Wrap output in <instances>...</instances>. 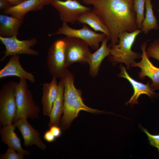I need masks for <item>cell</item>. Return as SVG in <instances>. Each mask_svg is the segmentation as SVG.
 <instances>
[{"instance_id":"cell-14","label":"cell","mask_w":159,"mask_h":159,"mask_svg":"<svg viewBox=\"0 0 159 159\" xmlns=\"http://www.w3.org/2000/svg\"><path fill=\"white\" fill-rule=\"evenodd\" d=\"M120 72L118 76L127 80L130 83L133 89L134 93L129 100L126 102V105L130 104L133 105L138 104V99L139 96L142 94H145L150 97H153L156 93L152 89L148 82L144 84L138 82L132 77L127 72L125 68L121 64L120 67Z\"/></svg>"},{"instance_id":"cell-26","label":"cell","mask_w":159,"mask_h":159,"mask_svg":"<svg viewBox=\"0 0 159 159\" xmlns=\"http://www.w3.org/2000/svg\"><path fill=\"white\" fill-rule=\"evenodd\" d=\"M141 128L147 135L150 144L157 148L159 153V134L153 135L150 133L146 129L142 127Z\"/></svg>"},{"instance_id":"cell-19","label":"cell","mask_w":159,"mask_h":159,"mask_svg":"<svg viewBox=\"0 0 159 159\" xmlns=\"http://www.w3.org/2000/svg\"><path fill=\"white\" fill-rule=\"evenodd\" d=\"M23 22V19L0 14V36L4 37H17Z\"/></svg>"},{"instance_id":"cell-27","label":"cell","mask_w":159,"mask_h":159,"mask_svg":"<svg viewBox=\"0 0 159 159\" xmlns=\"http://www.w3.org/2000/svg\"><path fill=\"white\" fill-rule=\"evenodd\" d=\"M49 130L56 138L59 137L61 135V128L58 126H52L49 127Z\"/></svg>"},{"instance_id":"cell-9","label":"cell","mask_w":159,"mask_h":159,"mask_svg":"<svg viewBox=\"0 0 159 159\" xmlns=\"http://www.w3.org/2000/svg\"><path fill=\"white\" fill-rule=\"evenodd\" d=\"M0 40L6 48L4 55L1 59L0 62L4 61L9 56L20 54L37 56L39 54L38 51L31 48L38 42L35 37L21 40L18 39L17 37H4L0 36Z\"/></svg>"},{"instance_id":"cell-5","label":"cell","mask_w":159,"mask_h":159,"mask_svg":"<svg viewBox=\"0 0 159 159\" xmlns=\"http://www.w3.org/2000/svg\"><path fill=\"white\" fill-rule=\"evenodd\" d=\"M17 82L4 84L0 90V126L12 123L16 116L17 107L15 88Z\"/></svg>"},{"instance_id":"cell-21","label":"cell","mask_w":159,"mask_h":159,"mask_svg":"<svg viewBox=\"0 0 159 159\" xmlns=\"http://www.w3.org/2000/svg\"><path fill=\"white\" fill-rule=\"evenodd\" d=\"M78 21L81 24L87 25L95 31H100L105 34L110 39L109 31L100 19L92 10L83 14Z\"/></svg>"},{"instance_id":"cell-3","label":"cell","mask_w":159,"mask_h":159,"mask_svg":"<svg viewBox=\"0 0 159 159\" xmlns=\"http://www.w3.org/2000/svg\"><path fill=\"white\" fill-rule=\"evenodd\" d=\"M141 32L138 29L132 32L127 31L120 33L119 35L117 44H109L110 47V60L114 64H125L129 69L131 64L135 62L136 59H140L141 55L132 50V47L137 36Z\"/></svg>"},{"instance_id":"cell-16","label":"cell","mask_w":159,"mask_h":159,"mask_svg":"<svg viewBox=\"0 0 159 159\" xmlns=\"http://www.w3.org/2000/svg\"><path fill=\"white\" fill-rule=\"evenodd\" d=\"M109 40V38L106 36L100 46L90 55L87 63L89 66V73L92 77L96 76L102 61L106 57L110 55V47L107 45Z\"/></svg>"},{"instance_id":"cell-31","label":"cell","mask_w":159,"mask_h":159,"mask_svg":"<svg viewBox=\"0 0 159 159\" xmlns=\"http://www.w3.org/2000/svg\"><path fill=\"white\" fill-rule=\"evenodd\" d=\"M41 3L44 6L51 4L54 0H39Z\"/></svg>"},{"instance_id":"cell-28","label":"cell","mask_w":159,"mask_h":159,"mask_svg":"<svg viewBox=\"0 0 159 159\" xmlns=\"http://www.w3.org/2000/svg\"><path fill=\"white\" fill-rule=\"evenodd\" d=\"M43 138L47 142L51 143L54 141L56 137L49 130L46 131L44 133Z\"/></svg>"},{"instance_id":"cell-13","label":"cell","mask_w":159,"mask_h":159,"mask_svg":"<svg viewBox=\"0 0 159 159\" xmlns=\"http://www.w3.org/2000/svg\"><path fill=\"white\" fill-rule=\"evenodd\" d=\"M10 76H16L32 83L35 82L34 74L26 71L21 66L19 55L11 56L7 64L0 70V79Z\"/></svg>"},{"instance_id":"cell-23","label":"cell","mask_w":159,"mask_h":159,"mask_svg":"<svg viewBox=\"0 0 159 159\" xmlns=\"http://www.w3.org/2000/svg\"><path fill=\"white\" fill-rule=\"evenodd\" d=\"M134 8L136 14V23L138 29H141L144 18V6L145 0H133Z\"/></svg>"},{"instance_id":"cell-32","label":"cell","mask_w":159,"mask_h":159,"mask_svg":"<svg viewBox=\"0 0 159 159\" xmlns=\"http://www.w3.org/2000/svg\"><path fill=\"white\" fill-rule=\"evenodd\" d=\"M78 1H81V0H82L83 1H85V0H77Z\"/></svg>"},{"instance_id":"cell-18","label":"cell","mask_w":159,"mask_h":159,"mask_svg":"<svg viewBox=\"0 0 159 159\" xmlns=\"http://www.w3.org/2000/svg\"><path fill=\"white\" fill-rule=\"evenodd\" d=\"M44 5L39 0H25L15 6L4 10L3 13L17 18L24 19L29 12L43 9Z\"/></svg>"},{"instance_id":"cell-10","label":"cell","mask_w":159,"mask_h":159,"mask_svg":"<svg viewBox=\"0 0 159 159\" xmlns=\"http://www.w3.org/2000/svg\"><path fill=\"white\" fill-rule=\"evenodd\" d=\"M51 5L58 11L60 19L67 23H74L83 14L91 10L77 0H54Z\"/></svg>"},{"instance_id":"cell-11","label":"cell","mask_w":159,"mask_h":159,"mask_svg":"<svg viewBox=\"0 0 159 159\" xmlns=\"http://www.w3.org/2000/svg\"><path fill=\"white\" fill-rule=\"evenodd\" d=\"M147 43L144 42L141 45L142 51L141 60L138 62H135L131 65V67H138L141 71L139 73V78L141 80L148 77L151 80L150 85L153 90H159V68L155 66L149 59L146 50Z\"/></svg>"},{"instance_id":"cell-29","label":"cell","mask_w":159,"mask_h":159,"mask_svg":"<svg viewBox=\"0 0 159 159\" xmlns=\"http://www.w3.org/2000/svg\"><path fill=\"white\" fill-rule=\"evenodd\" d=\"M12 5L7 0H0V9L4 10L8 9Z\"/></svg>"},{"instance_id":"cell-6","label":"cell","mask_w":159,"mask_h":159,"mask_svg":"<svg viewBox=\"0 0 159 159\" xmlns=\"http://www.w3.org/2000/svg\"><path fill=\"white\" fill-rule=\"evenodd\" d=\"M59 34L81 39L94 50H97L99 47L100 42L106 36L104 33H98L92 30L86 24H83L82 28L76 29L71 28L65 22H62V26L56 32L49 34V36Z\"/></svg>"},{"instance_id":"cell-12","label":"cell","mask_w":159,"mask_h":159,"mask_svg":"<svg viewBox=\"0 0 159 159\" xmlns=\"http://www.w3.org/2000/svg\"><path fill=\"white\" fill-rule=\"evenodd\" d=\"M13 122L22 135L25 146L35 145L43 150L46 149V145L40 138L39 133L29 123L27 118H20Z\"/></svg>"},{"instance_id":"cell-7","label":"cell","mask_w":159,"mask_h":159,"mask_svg":"<svg viewBox=\"0 0 159 159\" xmlns=\"http://www.w3.org/2000/svg\"><path fill=\"white\" fill-rule=\"evenodd\" d=\"M65 37L54 42L49 48L47 63L48 69L52 77L62 79L67 69L65 63Z\"/></svg>"},{"instance_id":"cell-24","label":"cell","mask_w":159,"mask_h":159,"mask_svg":"<svg viewBox=\"0 0 159 159\" xmlns=\"http://www.w3.org/2000/svg\"><path fill=\"white\" fill-rule=\"evenodd\" d=\"M146 52L148 58L152 57L159 61V39L156 40L151 43Z\"/></svg>"},{"instance_id":"cell-17","label":"cell","mask_w":159,"mask_h":159,"mask_svg":"<svg viewBox=\"0 0 159 159\" xmlns=\"http://www.w3.org/2000/svg\"><path fill=\"white\" fill-rule=\"evenodd\" d=\"M16 127L12 123L4 125L0 130L1 140L8 147L14 148L20 154L23 155H29L30 152L21 147L20 139L14 131Z\"/></svg>"},{"instance_id":"cell-20","label":"cell","mask_w":159,"mask_h":159,"mask_svg":"<svg viewBox=\"0 0 159 159\" xmlns=\"http://www.w3.org/2000/svg\"><path fill=\"white\" fill-rule=\"evenodd\" d=\"M58 92L49 116L48 124L49 127L54 125H59L61 116L63 112L64 89L63 81L61 79L58 83Z\"/></svg>"},{"instance_id":"cell-30","label":"cell","mask_w":159,"mask_h":159,"mask_svg":"<svg viewBox=\"0 0 159 159\" xmlns=\"http://www.w3.org/2000/svg\"><path fill=\"white\" fill-rule=\"evenodd\" d=\"M12 5V6H15L19 4L22 1L25 0H7Z\"/></svg>"},{"instance_id":"cell-4","label":"cell","mask_w":159,"mask_h":159,"mask_svg":"<svg viewBox=\"0 0 159 159\" xmlns=\"http://www.w3.org/2000/svg\"><path fill=\"white\" fill-rule=\"evenodd\" d=\"M15 95L17 112L13 122L21 118L32 120L38 118L40 110L33 100L26 80L20 79L17 82Z\"/></svg>"},{"instance_id":"cell-2","label":"cell","mask_w":159,"mask_h":159,"mask_svg":"<svg viewBox=\"0 0 159 159\" xmlns=\"http://www.w3.org/2000/svg\"><path fill=\"white\" fill-rule=\"evenodd\" d=\"M62 79L64 89L63 115L59 125L61 129L64 130L68 128L81 111L93 113L103 112L90 107L84 103L81 91L76 88L74 86V75L67 69L63 74Z\"/></svg>"},{"instance_id":"cell-25","label":"cell","mask_w":159,"mask_h":159,"mask_svg":"<svg viewBox=\"0 0 159 159\" xmlns=\"http://www.w3.org/2000/svg\"><path fill=\"white\" fill-rule=\"evenodd\" d=\"M13 148L8 147L6 152L0 155V159H23V155L15 151Z\"/></svg>"},{"instance_id":"cell-1","label":"cell","mask_w":159,"mask_h":159,"mask_svg":"<svg viewBox=\"0 0 159 159\" xmlns=\"http://www.w3.org/2000/svg\"><path fill=\"white\" fill-rule=\"evenodd\" d=\"M85 4L93 6L92 10L108 29L111 44H117L119 34L133 32L138 28L133 0H86Z\"/></svg>"},{"instance_id":"cell-15","label":"cell","mask_w":159,"mask_h":159,"mask_svg":"<svg viewBox=\"0 0 159 159\" xmlns=\"http://www.w3.org/2000/svg\"><path fill=\"white\" fill-rule=\"evenodd\" d=\"M57 79L52 77L51 82L43 84L42 95L41 102L43 113L45 116H49L53 104L58 94V83Z\"/></svg>"},{"instance_id":"cell-22","label":"cell","mask_w":159,"mask_h":159,"mask_svg":"<svg viewBox=\"0 0 159 159\" xmlns=\"http://www.w3.org/2000/svg\"><path fill=\"white\" fill-rule=\"evenodd\" d=\"M145 5L146 10L145 17L143 21L141 30V32L147 34L150 30L158 29L159 27L157 19L152 9L153 6L151 0H145Z\"/></svg>"},{"instance_id":"cell-8","label":"cell","mask_w":159,"mask_h":159,"mask_svg":"<svg viewBox=\"0 0 159 159\" xmlns=\"http://www.w3.org/2000/svg\"><path fill=\"white\" fill-rule=\"evenodd\" d=\"M65 63L66 67L75 62L87 63L91 53L88 45L76 38L65 37Z\"/></svg>"}]
</instances>
